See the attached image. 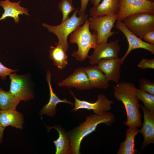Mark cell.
Segmentation results:
<instances>
[{
	"mask_svg": "<svg viewBox=\"0 0 154 154\" xmlns=\"http://www.w3.org/2000/svg\"><path fill=\"white\" fill-rule=\"evenodd\" d=\"M136 89L133 83L124 81L119 82L113 88L114 97L124 106L127 120L123 123L129 127H140L142 124Z\"/></svg>",
	"mask_w": 154,
	"mask_h": 154,
	"instance_id": "1",
	"label": "cell"
},
{
	"mask_svg": "<svg viewBox=\"0 0 154 154\" xmlns=\"http://www.w3.org/2000/svg\"><path fill=\"white\" fill-rule=\"evenodd\" d=\"M115 116L110 112L102 114H91L87 116L85 120L78 126L67 132L70 140L72 154H80L81 143L86 136L91 133L100 124L104 123L107 126L114 121Z\"/></svg>",
	"mask_w": 154,
	"mask_h": 154,
	"instance_id": "2",
	"label": "cell"
},
{
	"mask_svg": "<svg viewBox=\"0 0 154 154\" xmlns=\"http://www.w3.org/2000/svg\"><path fill=\"white\" fill-rule=\"evenodd\" d=\"M69 39V43L77 44L78 47L72 56L80 62L85 61L88 57L90 49H94L98 44L97 33L94 31L92 33L90 31L88 19L83 26L79 27L70 34Z\"/></svg>",
	"mask_w": 154,
	"mask_h": 154,
	"instance_id": "3",
	"label": "cell"
},
{
	"mask_svg": "<svg viewBox=\"0 0 154 154\" xmlns=\"http://www.w3.org/2000/svg\"><path fill=\"white\" fill-rule=\"evenodd\" d=\"M78 10V8L76 9L70 17L62 21L61 23L58 25L53 26L44 23L42 24L49 32L54 34L57 36L58 40V43L62 46L66 52L69 48L68 42V36L84 24L89 18L87 14L78 17L77 15Z\"/></svg>",
	"mask_w": 154,
	"mask_h": 154,
	"instance_id": "4",
	"label": "cell"
},
{
	"mask_svg": "<svg viewBox=\"0 0 154 154\" xmlns=\"http://www.w3.org/2000/svg\"><path fill=\"white\" fill-rule=\"evenodd\" d=\"M122 21L128 29L142 39L145 33L154 30V13L139 12L126 17Z\"/></svg>",
	"mask_w": 154,
	"mask_h": 154,
	"instance_id": "5",
	"label": "cell"
},
{
	"mask_svg": "<svg viewBox=\"0 0 154 154\" xmlns=\"http://www.w3.org/2000/svg\"><path fill=\"white\" fill-rule=\"evenodd\" d=\"M117 19V15H112L89 17L90 29L97 34V44L108 42L110 37L117 33L112 31Z\"/></svg>",
	"mask_w": 154,
	"mask_h": 154,
	"instance_id": "6",
	"label": "cell"
},
{
	"mask_svg": "<svg viewBox=\"0 0 154 154\" xmlns=\"http://www.w3.org/2000/svg\"><path fill=\"white\" fill-rule=\"evenodd\" d=\"M117 20L122 21L131 15L140 12L154 13V2L147 0H119Z\"/></svg>",
	"mask_w": 154,
	"mask_h": 154,
	"instance_id": "7",
	"label": "cell"
},
{
	"mask_svg": "<svg viewBox=\"0 0 154 154\" xmlns=\"http://www.w3.org/2000/svg\"><path fill=\"white\" fill-rule=\"evenodd\" d=\"M70 92L75 100V107L71 112H75L78 110L84 109L92 110L96 114H102L109 112L111 109V105L114 103L113 101L109 100L106 96L103 94L98 95L97 101L92 103L79 99L76 97L72 92L70 90Z\"/></svg>",
	"mask_w": 154,
	"mask_h": 154,
	"instance_id": "8",
	"label": "cell"
},
{
	"mask_svg": "<svg viewBox=\"0 0 154 154\" xmlns=\"http://www.w3.org/2000/svg\"><path fill=\"white\" fill-rule=\"evenodd\" d=\"M115 27L121 31L126 37L129 46L124 56L121 58V64H123L127 56L131 51L137 48H142L147 50L154 54V44L146 42L135 35L123 24L122 21L117 20Z\"/></svg>",
	"mask_w": 154,
	"mask_h": 154,
	"instance_id": "9",
	"label": "cell"
},
{
	"mask_svg": "<svg viewBox=\"0 0 154 154\" xmlns=\"http://www.w3.org/2000/svg\"><path fill=\"white\" fill-rule=\"evenodd\" d=\"M120 49L118 39L109 42L98 44L94 49L93 54L88 56L90 64L94 65L97 64L102 59L117 57Z\"/></svg>",
	"mask_w": 154,
	"mask_h": 154,
	"instance_id": "10",
	"label": "cell"
},
{
	"mask_svg": "<svg viewBox=\"0 0 154 154\" xmlns=\"http://www.w3.org/2000/svg\"><path fill=\"white\" fill-rule=\"evenodd\" d=\"M9 76L11 80L9 92L13 96L24 101L33 98V95L24 76L14 73H11Z\"/></svg>",
	"mask_w": 154,
	"mask_h": 154,
	"instance_id": "11",
	"label": "cell"
},
{
	"mask_svg": "<svg viewBox=\"0 0 154 154\" xmlns=\"http://www.w3.org/2000/svg\"><path fill=\"white\" fill-rule=\"evenodd\" d=\"M84 68L82 67L76 68L71 74L59 82L58 86L68 88H74L80 90L91 89L92 88Z\"/></svg>",
	"mask_w": 154,
	"mask_h": 154,
	"instance_id": "12",
	"label": "cell"
},
{
	"mask_svg": "<svg viewBox=\"0 0 154 154\" xmlns=\"http://www.w3.org/2000/svg\"><path fill=\"white\" fill-rule=\"evenodd\" d=\"M97 64L108 81H112L117 84L119 82L122 64L121 58L117 57L102 59Z\"/></svg>",
	"mask_w": 154,
	"mask_h": 154,
	"instance_id": "13",
	"label": "cell"
},
{
	"mask_svg": "<svg viewBox=\"0 0 154 154\" xmlns=\"http://www.w3.org/2000/svg\"><path fill=\"white\" fill-rule=\"evenodd\" d=\"M140 106L144 117L142 127L140 129V133L143 137L141 147V150H142L149 144L154 143V112L149 111L141 104Z\"/></svg>",
	"mask_w": 154,
	"mask_h": 154,
	"instance_id": "14",
	"label": "cell"
},
{
	"mask_svg": "<svg viewBox=\"0 0 154 154\" xmlns=\"http://www.w3.org/2000/svg\"><path fill=\"white\" fill-rule=\"evenodd\" d=\"M21 2V0L18 2H12L9 0L0 1V6L3 8L4 12L0 18V21L7 17H11L17 23L20 21V15H29L28 10L20 5Z\"/></svg>",
	"mask_w": 154,
	"mask_h": 154,
	"instance_id": "15",
	"label": "cell"
},
{
	"mask_svg": "<svg viewBox=\"0 0 154 154\" xmlns=\"http://www.w3.org/2000/svg\"><path fill=\"white\" fill-rule=\"evenodd\" d=\"M51 75L50 71H48L46 78L49 88L50 98L48 103L44 106L40 113L41 115L46 114L50 117H53L56 112L57 106L58 104L64 103L73 106L74 103L66 98L60 99L54 92L51 82Z\"/></svg>",
	"mask_w": 154,
	"mask_h": 154,
	"instance_id": "16",
	"label": "cell"
},
{
	"mask_svg": "<svg viewBox=\"0 0 154 154\" xmlns=\"http://www.w3.org/2000/svg\"><path fill=\"white\" fill-rule=\"evenodd\" d=\"M119 10V0H103L90 10L91 17H99L108 15H117Z\"/></svg>",
	"mask_w": 154,
	"mask_h": 154,
	"instance_id": "17",
	"label": "cell"
},
{
	"mask_svg": "<svg viewBox=\"0 0 154 154\" xmlns=\"http://www.w3.org/2000/svg\"><path fill=\"white\" fill-rule=\"evenodd\" d=\"M84 70L92 88L106 89L108 88L109 81L97 65L87 66L85 67Z\"/></svg>",
	"mask_w": 154,
	"mask_h": 154,
	"instance_id": "18",
	"label": "cell"
},
{
	"mask_svg": "<svg viewBox=\"0 0 154 154\" xmlns=\"http://www.w3.org/2000/svg\"><path fill=\"white\" fill-rule=\"evenodd\" d=\"M23 123V115L16 109L0 110V124L4 128L11 126L22 129Z\"/></svg>",
	"mask_w": 154,
	"mask_h": 154,
	"instance_id": "19",
	"label": "cell"
},
{
	"mask_svg": "<svg viewBox=\"0 0 154 154\" xmlns=\"http://www.w3.org/2000/svg\"><path fill=\"white\" fill-rule=\"evenodd\" d=\"M48 130L54 129L58 133V137L53 143L56 147L55 154H72L70 140L64 129L61 125L47 126Z\"/></svg>",
	"mask_w": 154,
	"mask_h": 154,
	"instance_id": "20",
	"label": "cell"
},
{
	"mask_svg": "<svg viewBox=\"0 0 154 154\" xmlns=\"http://www.w3.org/2000/svg\"><path fill=\"white\" fill-rule=\"evenodd\" d=\"M140 133V130L136 127H129L125 132L126 138L120 143L117 154H135L138 152L135 148V137Z\"/></svg>",
	"mask_w": 154,
	"mask_h": 154,
	"instance_id": "21",
	"label": "cell"
},
{
	"mask_svg": "<svg viewBox=\"0 0 154 154\" xmlns=\"http://www.w3.org/2000/svg\"><path fill=\"white\" fill-rule=\"evenodd\" d=\"M56 46H51L49 56L54 64L58 68H64L68 64V56L62 46L58 42L55 43Z\"/></svg>",
	"mask_w": 154,
	"mask_h": 154,
	"instance_id": "22",
	"label": "cell"
},
{
	"mask_svg": "<svg viewBox=\"0 0 154 154\" xmlns=\"http://www.w3.org/2000/svg\"><path fill=\"white\" fill-rule=\"evenodd\" d=\"M20 100L13 96L9 91H6L0 87V108L2 110L16 109Z\"/></svg>",
	"mask_w": 154,
	"mask_h": 154,
	"instance_id": "23",
	"label": "cell"
},
{
	"mask_svg": "<svg viewBox=\"0 0 154 154\" xmlns=\"http://www.w3.org/2000/svg\"><path fill=\"white\" fill-rule=\"evenodd\" d=\"M136 93L137 98L142 102L145 108L149 111L154 112V95L137 88Z\"/></svg>",
	"mask_w": 154,
	"mask_h": 154,
	"instance_id": "24",
	"label": "cell"
},
{
	"mask_svg": "<svg viewBox=\"0 0 154 154\" xmlns=\"http://www.w3.org/2000/svg\"><path fill=\"white\" fill-rule=\"evenodd\" d=\"M58 8L62 14V21L69 17V14L76 10L73 3L72 0H61L59 2Z\"/></svg>",
	"mask_w": 154,
	"mask_h": 154,
	"instance_id": "25",
	"label": "cell"
},
{
	"mask_svg": "<svg viewBox=\"0 0 154 154\" xmlns=\"http://www.w3.org/2000/svg\"><path fill=\"white\" fill-rule=\"evenodd\" d=\"M140 89L147 93L154 95V82L144 78H140L139 81Z\"/></svg>",
	"mask_w": 154,
	"mask_h": 154,
	"instance_id": "26",
	"label": "cell"
},
{
	"mask_svg": "<svg viewBox=\"0 0 154 154\" xmlns=\"http://www.w3.org/2000/svg\"><path fill=\"white\" fill-rule=\"evenodd\" d=\"M138 67L141 69H154V59L143 58L137 65Z\"/></svg>",
	"mask_w": 154,
	"mask_h": 154,
	"instance_id": "27",
	"label": "cell"
},
{
	"mask_svg": "<svg viewBox=\"0 0 154 154\" xmlns=\"http://www.w3.org/2000/svg\"><path fill=\"white\" fill-rule=\"evenodd\" d=\"M17 71V70H13L6 67L0 62V77L1 80H5L7 76Z\"/></svg>",
	"mask_w": 154,
	"mask_h": 154,
	"instance_id": "28",
	"label": "cell"
},
{
	"mask_svg": "<svg viewBox=\"0 0 154 154\" xmlns=\"http://www.w3.org/2000/svg\"><path fill=\"white\" fill-rule=\"evenodd\" d=\"M142 39L147 43L154 44V30L149 31L143 35Z\"/></svg>",
	"mask_w": 154,
	"mask_h": 154,
	"instance_id": "29",
	"label": "cell"
},
{
	"mask_svg": "<svg viewBox=\"0 0 154 154\" xmlns=\"http://www.w3.org/2000/svg\"><path fill=\"white\" fill-rule=\"evenodd\" d=\"M90 0H81V6L78 10L77 14L79 16H81L85 14V13Z\"/></svg>",
	"mask_w": 154,
	"mask_h": 154,
	"instance_id": "30",
	"label": "cell"
},
{
	"mask_svg": "<svg viewBox=\"0 0 154 154\" xmlns=\"http://www.w3.org/2000/svg\"><path fill=\"white\" fill-rule=\"evenodd\" d=\"M4 129L0 124V145L1 143L3 138V132Z\"/></svg>",
	"mask_w": 154,
	"mask_h": 154,
	"instance_id": "31",
	"label": "cell"
},
{
	"mask_svg": "<svg viewBox=\"0 0 154 154\" xmlns=\"http://www.w3.org/2000/svg\"><path fill=\"white\" fill-rule=\"evenodd\" d=\"M101 0H90L94 6H96L98 4Z\"/></svg>",
	"mask_w": 154,
	"mask_h": 154,
	"instance_id": "32",
	"label": "cell"
},
{
	"mask_svg": "<svg viewBox=\"0 0 154 154\" xmlns=\"http://www.w3.org/2000/svg\"><path fill=\"white\" fill-rule=\"evenodd\" d=\"M150 1H152V2H154V0H147Z\"/></svg>",
	"mask_w": 154,
	"mask_h": 154,
	"instance_id": "33",
	"label": "cell"
}]
</instances>
